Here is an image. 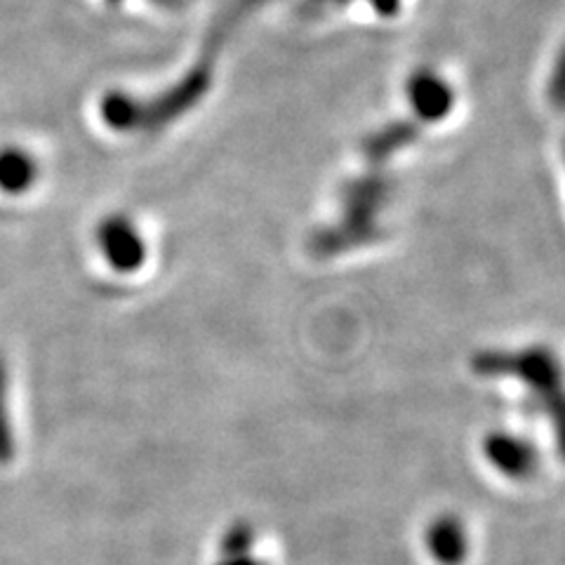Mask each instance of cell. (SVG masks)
<instances>
[{"label":"cell","mask_w":565,"mask_h":565,"mask_svg":"<svg viewBox=\"0 0 565 565\" xmlns=\"http://www.w3.org/2000/svg\"><path fill=\"white\" fill-rule=\"evenodd\" d=\"M97 245L106 264L118 274H135L147 259V243L137 232V226L120 217H106L97 228Z\"/></svg>","instance_id":"cell-1"},{"label":"cell","mask_w":565,"mask_h":565,"mask_svg":"<svg viewBox=\"0 0 565 565\" xmlns=\"http://www.w3.org/2000/svg\"><path fill=\"white\" fill-rule=\"evenodd\" d=\"M35 180H39V166L31 153L17 147L0 149V191L20 196L33 186Z\"/></svg>","instance_id":"cell-2"},{"label":"cell","mask_w":565,"mask_h":565,"mask_svg":"<svg viewBox=\"0 0 565 565\" xmlns=\"http://www.w3.org/2000/svg\"><path fill=\"white\" fill-rule=\"evenodd\" d=\"M17 455L14 427L10 417V375L8 363L0 353V467L10 465Z\"/></svg>","instance_id":"cell-3"},{"label":"cell","mask_w":565,"mask_h":565,"mask_svg":"<svg viewBox=\"0 0 565 565\" xmlns=\"http://www.w3.org/2000/svg\"><path fill=\"white\" fill-rule=\"evenodd\" d=\"M429 546L438 561L457 563L465 556V533L455 521H440L431 527Z\"/></svg>","instance_id":"cell-4"},{"label":"cell","mask_w":565,"mask_h":565,"mask_svg":"<svg viewBox=\"0 0 565 565\" xmlns=\"http://www.w3.org/2000/svg\"><path fill=\"white\" fill-rule=\"evenodd\" d=\"M490 452L494 465L507 469V473H525L530 469V452L516 440L511 438H494L490 444Z\"/></svg>","instance_id":"cell-5"}]
</instances>
